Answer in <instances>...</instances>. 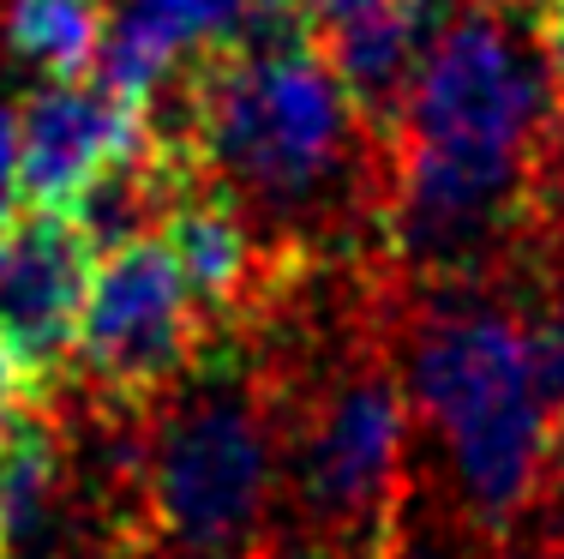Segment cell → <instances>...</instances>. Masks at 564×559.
<instances>
[{
	"instance_id": "2e32d148",
	"label": "cell",
	"mask_w": 564,
	"mask_h": 559,
	"mask_svg": "<svg viewBox=\"0 0 564 559\" xmlns=\"http://www.w3.org/2000/svg\"><path fill=\"white\" fill-rule=\"evenodd\" d=\"M541 247H546V241H541ZM553 252H558V259H564V247H553Z\"/></svg>"
},
{
	"instance_id": "4fadbf2b",
	"label": "cell",
	"mask_w": 564,
	"mask_h": 559,
	"mask_svg": "<svg viewBox=\"0 0 564 559\" xmlns=\"http://www.w3.org/2000/svg\"><path fill=\"white\" fill-rule=\"evenodd\" d=\"M247 7H252V12H289L294 0H247Z\"/></svg>"
},
{
	"instance_id": "30bf717a",
	"label": "cell",
	"mask_w": 564,
	"mask_h": 559,
	"mask_svg": "<svg viewBox=\"0 0 564 559\" xmlns=\"http://www.w3.org/2000/svg\"><path fill=\"white\" fill-rule=\"evenodd\" d=\"M19 217V115L0 103V235Z\"/></svg>"
},
{
	"instance_id": "8fae6325",
	"label": "cell",
	"mask_w": 564,
	"mask_h": 559,
	"mask_svg": "<svg viewBox=\"0 0 564 559\" xmlns=\"http://www.w3.org/2000/svg\"><path fill=\"white\" fill-rule=\"evenodd\" d=\"M24 404H31V391H24V379H19V367H12L7 343H0V445H7V433H12V421H19Z\"/></svg>"
},
{
	"instance_id": "6da1fadb",
	"label": "cell",
	"mask_w": 564,
	"mask_h": 559,
	"mask_svg": "<svg viewBox=\"0 0 564 559\" xmlns=\"http://www.w3.org/2000/svg\"><path fill=\"white\" fill-rule=\"evenodd\" d=\"M151 132L235 205L282 277L384 259L391 132L355 103L301 12H247L144 97Z\"/></svg>"
},
{
	"instance_id": "9a60e30c",
	"label": "cell",
	"mask_w": 564,
	"mask_h": 559,
	"mask_svg": "<svg viewBox=\"0 0 564 559\" xmlns=\"http://www.w3.org/2000/svg\"><path fill=\"white\" fill-rule=\"evenodd\" d=\"M558 536H564V494H558Z\"/></svg>"
},
{
	"instance_id": "9c48e42d",
	"label": "cell",
	"mask_w": 564,
	"mask_h": 559,
	"mask_svg": "<svg viewBox=\"0 0 564 559\" xmlns=\"http://www.w3.org/2000/svg\"><path fill=\"white\" fill-rule=\"evenodd\" d=\"M534 49H541V73H546V103L564 121V12H534L529 19Z\"/></svg>"
},
{
	"instance_id": "3957f363",
	"label": "cell",
	"mask_w": 564,
	"mask_h": 559,
	"mask_svg": "<svg viewBox=\"0 0 564 559\" xmlns=\"http://www.w3.org/2000/svg\"><path fill=\"white\" fill-rule=\"evenodd\" d=\"M132 559H271L276 373L252 325L205 337L193 367L132 416Z\"/></svg>"
},
{
	"instance_id": "ba28073f",
	"label": "cell",
	"mask_w": 564,
	"mask_h": 559,
	"mask_svg": "<svg viewBox=\"0 0 564 559\" xmlns=\"http://www.w3.org/2000/svg\"><path fill=\"white\" fill-rule=\"evenodd\" d=\"M115 0H0V49L19 66L55 78L97 73V49Z\"/></svg>"
},
{
	"instance_id": "7c38bea8",
	"label": "cell",
	"mask_w": 564,
	"mask_h": 559,
	"mask_svg": "<svg viewBox=\"0 0 564 559\" xmlns=\"http://www.w3.org/2000/svg\"><path fill=\"white\" fill-rule=\"evenodd\" d=\"M499 7H510V12H517V19H534V12L546 7V0H499Z\"/></svg>"
},
{
	"instance_id": "5bb4252c",
	"label": "cell",
	"mask_w": 564,
	"mask_h": 559,
	"mask_svg": "<svg viewBox=\"0 0 564 559\" xmlns=\"http://www.w3.org/2000/svg\"><path fill=\"white\" fill-rule=\"evenodd\" d=\"M541 12H564V0H546V7Z\"/></svg>"
},
{
	"instance_id": "7a4b0ae2",
	"label": "cell",
	"mask_w": 564,
	"mask_h": 559,
	"mask_svg": "<svg viewBox=\"0 0 564 559\" xmlns=\"http://www.w3.org/2000/svg\"><path fill=\"white\" fill-rule=\"evenodd\" d=\"M384 343L451 517L505 553L564 548V416L534 362L522 252L492 277L445 283L384 265Z\"/></svg>"
},
{
	"instance_id": "8992f818",
	"label": "cell",
	"mask_w": 564,
	"mask_h": 559,
	"mask_svg": "<svg viewBox=\"0 0 564 559\" xmlns=\"http://www.w3.org/2000/svg\"><path fill=\"white\" fill-rule=\"evenodd\" d=\"M19 205L66 211L120 157L151 144V109L109 78H55L19 109Z\"/></svg>"
},
{
	"instance_id": "52a82bcc",
	"label": "cell",
	"mask_w": 564,
	"mask_h": 559,
	"mask_svg": "<svg viewBox=\"0 0 564 559\" xmlns=\"http://www.w3.org/2000/svg\"><path fill=\"white\" fill-rule=\"evenodd\" d=\"M247 12V0H127L120 12H109L97 78H109L127 97H151L186 55L235 36Z\"/></svg>"
},
{
	"instance_id": "277c9868",
	"label": "cell",
	"mask_w": 564,
	"mask_h": 559,
	"mask_svg": "<svg viewBox=\"0 0 564 559\" xmlns=\"http://www.w3.org/2000/svg\"><path fill=\"white\" fill-rule=\"evenodd\" d=\"M205 337V313L186 295V277L163 235H139L97 252L90 265L66 379L109 409H144L193 367Z\"/></svg>"
},
{
	"instance_id": "5b68a950",
	"label": "cell",
	"mask_w": 564,
	"mask_h": 559,
	"mask_svg": "<svg viewBox=\"0 0 564 559\" xmlns=\"http://www.w3.org/2000/svg\"><path fill=\"white\" fill-rule=\"evenodd\" d=\"M90 265H97V252L66 211L19 205V217L0 235V343H7L31 404L73 373Z\"/></svg>"
}]
</instances>
